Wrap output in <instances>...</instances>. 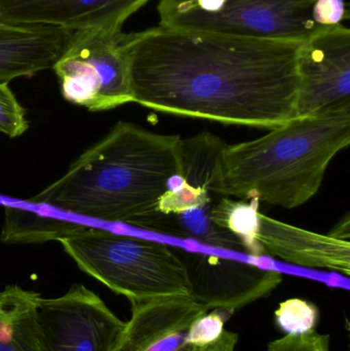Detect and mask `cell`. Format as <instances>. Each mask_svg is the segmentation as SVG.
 <instances>
[{
  "instance_id": "obj_1",
  "label": "cell",
  "mask_w": 350,
  "mask_h": 351,
  "mask_svg": "<svg viewBox=\"0 0 350 351\" xmlns=\"http://www.w3.org/2000/svg\"><path fill=\"white\" fill-rule=\"evenodd\" d=\"M301 43L160 26L121 34L134 103L268 130L296 119Z\"/></svg>"
},
{
  "instance_id": "obj_2",
  "label": "cell",
  "mask_w": 350,
  "mask_h": 351,
  "mask_svg": "<svg viewBox=\"0 0 350 351\" xmlns=\"http://www.w3.org/2000/svg\"><path fill=\"white\" fill-rule=\"evenodd\" d=\"M181 143L179 135H162L119 121L61 179L29 200L136 227L155 212L172 180L181 175Z\"/></svg>"
},
{
  "instance_id": "obj_3",
  "label": "cell",
  "mask_w": 350,
  "mask_h": 351,
  "mask_svg": "<svg viewBox=\"0 0 350 351\" xmlns=\"http://www.w3.org/2000/svg\"><path fill=\"white\" fill-rule=\"evenodd\" d=\"M349 143L350 105L298 117L259 139L226 145V195L298 208L318 193L331 160Z\"/></svg>"
},
{
  "instance_id": "obj_4",
  "label": "cell",
  "mask_w": 350,
  "mask_h": 351,
  "mask_svg": "<svg viewBox=\"0 0 350 351\" xmlns=\"http://www.w3.org/2000/svg\"><path fill=\"white\" fill-rule=\"evenodd\" d=\"M59 241L82 271L131 304L188 296L186 267L173 245L88 226Z\"/></svg>"
},
{
  "instance_id": "obj_5",
  "label": "cell",
  "mask_w": 350,
  "mask_h": 351,
  "mask_svg": "<svg viewBox=\"0 0 350 351\" xmlns=\"http://www.w3.org/2000/svg\"><path fill=\"white\" fill-rule=\"evenodd\" d=\"M316 0H226L217 12H205L188 0H160L164 28L205 31L246 38L304 43L325 30L312 16Z\"/></svg>"
},
{
  "instance_id": "obj_6",
  "label": "cell",
  "mask_w": 350,
  "mask_h": 351,
  "mask_svg": "<svg viewBox=\"0 0 350 351\" xmlns=\"http://www.w3.org/2000/svg\"><path fill=\"white\" fill-rule=\"evenodd\" d=\"M121 33H73L53 66L64 98L90 111H105L133 102Z\"/></svg>"
},
{
  "instance_id": "obj_7",
  "label": "cell",
  "mask_w": 350,
  "mask_h": 351,
  "mask_svg": "<svg viewBox=\"0 0 350 351\" xmlns=\"http://www.w3.org/2000/svg\"><path fill=\"white\" fill-rule=\"evenodd\" d=\"M36 326L41 351H112L125 322L98 295L75 285L63 296L39 299Z\"/></svg>"
},
{
  "instance_id": "obj_8",
  "label": "cell",
  "mask_w": 350,
  "mask_h": 351,
  "mask_svg": "<svg viewBox=\"0 0 350 351\" xmlns=\"http://www.w3.org/2000/svg\"><path fill=\"white\" fill-rule=\"evenodd\" d=\"M210 309L186 296L166 297L132 304L112 351H236L238 335L225 330L219 341L203 346L191 335L195 319Z\"/></svg>"
},
{
  "instance_id": "obj_9",
  "label": "cell",
  "mask_w": 350,
  "mask_h": 351,
  "mask_svg": "<svg viewBox=\"0 0 350 351\" xmlns=\"http://www.w3.org/2000/svg\"><path fill=\"white\" fill-rule=\"evenodd\" d=\"M174 250L186 267L188 296L210 311L234 313L269 296L283 280L279 270L212 254Z\"/></svg>"
},
{
  "instance_id": "obj_10",
  "label": "cell",
  "mask_w": 350,
  "mask_h": 351,
  "mask_svg": "<svg viewBox=\"0 0 350 351\" xmlns=\"http://www.w3.org/2000/svg\"><path fill=\"white\" fill-rule=\"evenodd\" d=\"M296 119L350 105V30L345 25L301 43Z\"/></svg>"
},
{
  "instance_id": "obj_11",
  "label": "cell",
  "mask_w": 350,
  "mask_h": 351,
  "mask_svg": "<svg viewBox=\"0 0 350 351\" xmlns=\"http://www.w3.org/2000/svg\"><path fill=\"white\" fill-rule=\"evenodd\" d=\"M149 0H0V24L121 33Z\"/></svg>"
},
{
  "instance_id": "obj_12",
  "label": "cell",
  "mask_w": 350,
  "mask_h": 351,
  "mask_svg": "<svg viewBox=\"0 0 350 351\" xmlns=\"http://www.w3.org/2000/svg\"><path fill=\"white\" fill-rule=\"evenodd\" d=\"M257 239L264 255L308 268H325L350 274L349 241L310 232L259 215Z\"/></svg>"
},
{
  "instance_id": "obj_13",
  "label": "cell",
  "mask_w": 350,
  "mask_h": 351,
  "mask_svg": "<svg viewBox=\"0 0 350 351\" xmlns=\"http://www.w3.org/2000/svg\"><path fill=\"white\" fill-rule=\"evenodd\" d=\"M72 36L73 32L58 27L0 24V82L8 84L53 68Z\"/></svg>"
},
{
  "instance_id": "obj_14",
  "label": "cell",
  "mask_w": 350,
  "mask_h": 351,
  "mask_svg": "<svg viewBox=\"0 0 350 351\" xmlns=\"http://www.w3.org/2000/svg\"><path fill=\"white\" fill-rule=\"evenodd\" d=\"M40 298L18 286L0 292V351H41L36 326Z\"/></svg>"
},
{
  "instance_id": "obj_15",
  "label": "cell",
  "mask_w": 350,
  "mask_h": 351,
  "mask_svg": "<svg viewBox=\"0 0 350 351\" xmlns=\"http://www.w3.org/2000/svg\"><path fill=\"white\" fill-rule=\"evenodd\" d=\"M84 224L41 216L32 210L5 206L1 241L5 243H45L58 241L86 229Z\"/></svg>"
},
{
  "instance_id": "obj_16",
  "label": "cell",
  "mask_w": 350,
  "mask_h": 351,
  "mask_svg": "<svg viewBox=\"0 0 350 351\" xmlns=\"http://www.w3.org/2000/svg\"><path fill=\"white\" fill-rule=\"evenodd\" d=\"M259 200L250 202H236L224 196L212 212V222L220 228L234 233L244 243L247 255L253 259L264 256L262 245L257 239L259 232Z\"/></svg>"
},
{
  "instance_id": "obj_17",
  "label": "cell",
  "mask_w": 350,
  "mask_h": 351,
  "mask_svg": "<svg viewBox=\"0 0 350 351\" xmlns=\"http://www.w3.org/2000/svg\"><path fill=\"white\" fill-rule=\"evenodd\" d=\"M277 327L287 335H303L316 331L320 311L314 303L303 299H289L279 304L275 313Z\"/></svg>"
},
{
  "instance_id": "obj_18",
  "label": "cell",
  "mask_w": 350,
  "mask_h": 351,
  "mask_svg": "<svg viewBox=\"0 0 350 351\" xmlns=\"http://www.w3.org/2000/svg\"><path fill=\"white\" fill-rule=\"evenodd\" d=\"M25 109L21 106L8 84L0 82V132L10 138L18 137L28 130Z\"/></svg>"
},
{
  "instance_id": "obj_19",
  "label": "cell",
  "mask_w": 350,
  "mask_h": 351,
  "mask_svg": "<svg viewBox=\"0 0 350 351\" xmlns=\"http://www.w3.org/2000/svg\"><path fill=\"white\" fill-rule=\"evenodd\" d=\"M266 351H331L330 336L316 331L303 335H287L269 342Z\"/></svg>"
},
{
  "instance_id": "obj_20",
  "label": "cell",
  "mask_w": 350,
  "mask_h": 351,
  "mask_svg": "<svg viewBox=\"0 0 350 351\" xmlns=\"http://www.w3.org/2000/svg\"><path fill=\"white\" fill-rule=\"evenodd\" d=\"M312 16L318 26L324 28L343 25L349 18L345 0H316L312 8Z\"/></svg>"
},
{
  "instance_id": "obj_21",
  "label": "cell",
  "mask_w": 350,
  "mask_h": 351,
  "mask_svg": "<svg viewBox=\"0 0 350 351\" xmlns=\"http://www.w3.org/2000/svg\"><path fill=\"white\" fill-rule=\"evenodd\" d=\"M191 4L205 12H217L221 10L226 0H188Z\"/></svg>"
},
{
  "instance_id": "obj_22",
  "label": "cell",
  "mask_w": 350,
  "mask_h": 351,
  "mask_svg": "<svg viewBox=\"0 0 350 351\" xmlns=\"http://www.w3.org/2000/svg\"><path fill=\"white\" fill-rule=\"evenodd\" d=\"M349 215L345 217L341 220L340 223L335 226L330 232V237H335V239H342V241H349Z\"/></svg>"
}]
</instances>
